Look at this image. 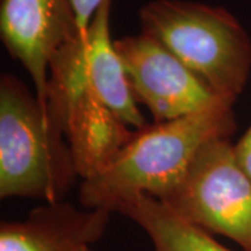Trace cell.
I'll return each mask as SVG.
<instances>
[{"mask_svg": "<svg viewBox=\"0 0 251 251\" xmlns=\"http://www.w3.org/2000/svg\"><path fill=\"white\" fill-rule=\"evenodd\" d=\"M159 200L188 222L251 251V180L236 159L230 138L208 141Z\"/></svg>", "mask_w": 251, "mask_h": 251, "instance_id": "cell-4", "label": "cell"}, {"mask_svg": "<svg viewBox=\"0 0 251 251\" xmlns=\"http://www.w3.org/2000/svg\"><path fill=\"white\" fill-rule=\"evenodd\" d=\"M80 34L72 0H0V38L48 106L49 64L54 53Z\"/></svg>", "mask_w": 251, "mask_h": 251, "instance_id": "cell-6", "label": "cell"}, {"mask_svg": "<svg viewBox=\"0 0 251 251\" xmlns=\"http://www.w3.org/2000/svg\"><path fill=\"white\" fill-rule=\"evenodd\" d=\"M140 25L215 97L236 102L250 77L251 39L230 11L187 0H152L140 10Z\"/></svg>", "mask_w": 251, "mask_h": 251, "instance_id": "cell-3", "label": "cell"}, {"mask_svg": "<svg viewBox=\"0 0 251 251\" xmlns=\"http://www.w3.org/2000/svg\"><path fill=\"white\" fill-rule=\"evenodd\" d=\"M116 50L137 103L151 112L152 123L190 115L215 97L194 73L151 36L119 38Z\"/></svg>", "mask_w": 251, "mask_h": 251, "instance_id": "cell-5", "label": "cell"}, {"mask_svg": "<svg viewBox=\"0 0 251 251\" xmlns=\"http://www.w3.org/2000/svg\"><path fill=\"white\" fill-rule=\"evenodd\" d=\"M105 0H72L73 9L77 18V25L80 32H85L90 27L91 21Z\"/></svg>", "mask_w": 251, "mask_h": 251, "instance_id": "cell-11", "label": "cell"}, {"mask_svg": "<svg viewBox=\"0 0 251 251\" xmlns=\"http://www.w3.org/2000/svg\"><path fill=\"white\" fill-rule=\"evenodd\" d=\"M80 176L67 138L35 92L13 74L0 77V198L64 200Z\"/></svg>", "mask_w": 251, "mask_h": 251, "instance_id": "cell-2", "label": "cell"}, {"mask_svg": "<svg viewBox=\"0 0 251 251\" xmlns=\"http://www.w3.org/2000/svg\"><path fill=\"white\" fill-rule=\"evenodd\" d=\"M112 212L60 200L34 208L25 219L1 222L0 251H94Z\"/></svg>", "mask_w": 251, "mask_h": 251, "instance_id": "cell-7", "label": "cell"}, {"mask_svg": "<svg viewBox=\"0 0 251 251\" xmlns=\"http://www.w3.org/2000/svg\"><path fill=\"white\" fill-rule=\"evenodd\" d=\"M233 148L236 159L239 162L240 168L247 175V177L251 180V125L244 131L242 138L236 144H233Z\"/></svg>", "mask_w": 251, "mask_h": 251, "instance_id": "cell-12", "label": "cell"}, {"mask_svg": "<svg viewBox=\"0 0 251 251\" xmlns=\"http://www.w3.org/2000/svg\"><path fill=\"white\" fill-rule=\"evenodd\" d=\"M233 105L216 98L190 115L135 130L106 171L81 183V205L113 214L138 194L161 198L181 180L208 141L233 135Z\"/></svg>", "mask_w": 251, "mask_h": 251, "instance_id": "cell-1", "label": "cell"}, {"mask_svg": "<svg viewBox=\"0 0 251 251\" xmlns=\"http://www.w3.org/2000/svg\"><path fill=\"white\" fill-rule=\"evenodd\" d=\"M134 133L88 85L74 102L64 127L80 179L91 180L106 171Z\"/></svg>", "mask_w": 251, "mask_h": 251, "instance_id": "cell-8", "label": "cell"}, {"mask_svg": "<svg viewBox=\"0 0 251 251\" xmlns=\"http://www.w3.org/2000/svg\"><path fill=\"white\" fill-rule=\"evenodd\" d=\"M110 4L105 0L84 32L88 85L109 108L135 130L148 126L127 80L125 66L110 36Z\"/></svg>", "mask_w": 251, "mask_h": 251, "instance_id": "cell-9", "label": "cell"}, {"mask_svg": "<svg viewBox=\"0 0 251 251\" xmlns=\"http://www.w3.org/2000/svg\"><path fill=\"white\" fill-rule=\"evenodd\" d=\"M138 225L155 251H233L222 246L209 232L188 222L159 198L138 194L120 212Z\"/></svg>", "mask_w": 251, "mask_h": 251, "instance_id": "cell-10", "label": "cell"}]
</instances>
